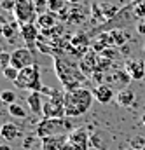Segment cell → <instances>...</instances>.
<instances>
[{
    "label": "cell",
    "instance_id": "1",
    "mask_svg": "<svg viewBox=\"0 0 145 150\" xmlns=\"http://www.w3.org/2000/svg\"><path fill=\"white\" fill-rule=\"evenodd\" d=\"M54 72L60 79L65 91H73L79 87H84V80L87 75L82 72L80 65L77 61L70 59L68 56H54Z\"/></svg>",
    "mask_w": 145,
    "mask_h": 150
},
{
    "label": "cell",
    "instance_id": "2",
    "mask_svg": "<svg viewBox=\"0 0 145 150\" xmlns=\"http://www.w3.org/2000/svg\"><path fill=\"white\" fill-rule=\"evenodd\" d=\"M93 100H95L93 91H89L86 87L67 91V94H65V112H67V117L73 119V117L84 115L91 108Z\"/></svg>",
    "mask_w": 145,
    "mask_h": 150
},
{
    "label": "cell",
    "instance_id": "3",
    "mask_svg": "<svg viewBox=\"0 0 145 150\" xmlns=\"http://www.w3.org/2000/svg\"><path fill=\"white\" fill-rule=\"evenodd\" d=\"M72 129V120L70 117H61V119H42L37 124L35 134L44 140L49 136H63V134H70Z\"/></svg>",
    "mask_w": 145,
    "mask_h": 150
},
{
    "label": "cell",
    "instance_id": "4",
    "mask_svg": "<svg viewBox=\"0 0 145 150\" xmlns=\"http://www.w3.org/2000/svg\"><path fill=\"white\" fill-rule=\"evenodd\" d=\"M135 18H136V16H135V5H133V2H131L128 7H121V11H119L114 18H110L107 23L96 26L93 33H103V32H112V30H121V28L128 26L129 21L135 19Z\"/></svg>",
    "mask_w": 145,
    "mask_h": 150
},
{
    "label": "cell",
    "instance_id": "5",
    "mask_svg": "<svg viewBox=\"0 0 145 150\" xmlns=\"http://www.w3.org/2000/svg\"><path fill=\"white\" fill-rule=\"evenodd\" d=\"M18 89H26V91H42V80H40V68L38 65H32L28 68L19 70L18 79L14 80Z\"/></svg>",
    "mask_w": 145,
    "mask_h": 150
},
{
    "label": "cell",
    "instance_id": "6",
    "mask_svg": "<svg viewBox=\"0 0 145 150\" xmlns=\"http://www.w3.org/2000/svg\"><path fill=\"white\" fill-rule=\"evenodd\" d=\"M11 67H14L16 70H23V68H28L32 65H35V59H33V51L30 47H18L11 52Z\"/></svg>",
    "mask_w": 145,
    "mask_h": 150
},
{
    "label": "cell",
    "instance_id": "7",
    "mask_svg": "<svg viewBox=\"0 0 145 150\" xmlns=\"http://www.w3.org/2000/svg\"><path fill=\"white\" fill-rule=\"evenodd\" d=\"M35 12L37 11H35V5H33V0H16L14 16H16L18 23H21V25L33 23Z\"/></svg>",
    "mask_w": 145,
    "mask_h": 150
},
{
    "label": "cell",
    "instance_id": "8",
    "mask_svg": "<svg viewBox=\"0 0 145 150\" xmlns=\"http://www.w3.org/2000/svg\"><path fill=\"white\" fill-rule=\"evenodd\" d=\"M19 33H21V38L26 42V45H28L32 51H35L37 40H38V37H40V28L37 26V23H26V25H21Z\"/></svg>",
    "mask_w": 145,
    "mask_h": 150
},
{
    "label": "cell",
    "instance_id": "9",
    "mask_svg": "<svg viewBox=\"0 0 145 150\" xmlns=\"http://www.w3.org/2000/svg\"><path fill=\"white\" fill-rule=\"evenodd\" d=\"M68 142L73 143L79 150H89V145H91V138H89L86 127H77V129H73L72 133L68 134Z\"/></svg>",
    "mask_w": 145,
    "mask_h": 150
},
{
    "label": "cell",
    "instance_id": "10",
    "mask_svg": "<svg viewBox=\"0 0 145 150\" xmlns=\"http://www.w3.org/2000/svg\"><path fill=\"white\" fill-rule=\"evenodd\" d=\"M42 115H44V119H61V117H67L65 105L63 103H56L53 100H45L44 101V108H42Z\"/></svg>",
    "mask_w": 145,
    "mask_h": 150
},
{
    "label": "cell",
    "instance_id": "11",
    "mask_svg": "<svg viewBox=\"0 0 145 150\" xmlns=\"http://www.w3.org/2000/svg\"><path fill=\"white\" fill-rule=\"evenodd\" d=\"M35 23H37V26L40 28V32H44V30H51V28L58 26L61 21H60L58 14H54V12H44V14L37 16Z\"/></svg>",
    "mask_w": 145,
    "mask_h": 150
},
{
    "label": "cell",
    "instance_id": "12",
    "mask_svg": "<svg viewBox=\"0 0 145 150\" xmlns=\"http://www.w3.org/2000/svg\"><path fill=\"white\" fill-rule=\"evenodd\" d=\"M124 70L131 77V80H144L145 79V61H126Z\"/></svg>",
    "mask_w": 145,
    "mask_h": 150
},
{
    "label": "cell",
    "instance_id": "13",
    "mask_svg": "<svg viewBox=\"0 0 145 150\" xmlns=\"http://www.w3.org/2000/svg\"><path fill=\"white\" fill-rule=\"evenodd\" d=\"M93 94H95V100H98V103L107 105V103L112 101V98H114V89L110 87L109 84H98L93 89Z\"/></svg>",
    "mask_w": 145,
    "mask_h": 150
},
{
    "label": "cell",
    "instance_id": "14",
    "mask_svg": "<svg viewBox=\"0 0 145 150\" xmlns=\"http://www.w3.org/2000/svg\"><path fill=\"white\" fill-rule=\"evenodd\" d=\"M67 140H68V134L44 138V140H42V145H40V150H63Z\"/></svg>",
    "mask_w": 145,
    "mask_h": 150
},
{
    "label": "cell",
    "instance_id": "15",
    "mask_svg": "<svg viewBox=\"0 0 145 150\" xmlns=\"http://www.w3.org/2000/svg\"><path fill=\"white\" fill-rule=\"evenodd\" d=\"M26 103H28V107H30L32 113L40 115V113H42V108H44L42 93H40V91H30L28 96H26Z\"/></svg>",
    "mask_w": 145,
    "mask_h": 150
},
{
    "label": "cell",
    "instance_id": "16",
    "mask_svg": "<svg viewBox=\"0 0 145 150\" xmlns=\"http://www.w3.org/2000/svg\"><path fill=\"white\" fill-rule=\"evenodd\" d=\"M0 134L5 142H14L19 134H21V129L14 124V122H5L0 129Z\"/></svg>",
    "mask_w": 145,
    "mask_h": 150
},
{
    "label": "cell",
    "instance_id": "17",
    "mask_svg": "<svg viewBox=\"0 0 145 150\" xmlns=\"http://www.w3.org/2000/svg\"><path fill=\"white\" fill-rule=\"evenodd\" d=\"M135 100H136V94L131 89H121L115 96V101L119 107H131L135 103Z\"/></svg>",
    "mask_w": 145,
    "mask_h": 150
},
{
    "label": "cell",
    "instance_id": "18",
    "mask_svg": "<svg viewBox=\"0 0 145 150\" xmlns=\"http://www.w3.org/2000/svg\"><path fill=\"white\" fill-rule=\"evenodd\" d=\"M110 35H112V40H114V47H124V44H126V40H128V33L121 28V30H112L110 32Z\"/></svg>",
    "mask_w": 145,
    "mask_h": 150
},
{
    "label": "cell",
    "instance_id": "19",
    "mask_svg": "<svg viewBox=\"0 0 145 150\" xmlns=\"http://www.w3.org/2000/svg\"><path fill=\"white\" fill-rule=\"evenodd\" d=\"M47 7H49V12L60 14L67 7V0H47Z\"/></svg>",
    "mask_w": 145,
    "mask_h": 150
},
{
    "label": "cell",
    "instance_id": "20",
    "mask_svg": "<svg viewBox=\"0 0 145 150\" xmlns=\"http://www.w3.org/2000/svg\"><path fill=\"white\" fill-rule=\"evenodd\" d=\"M16 30H18V21H11V23H4V37L5 38H12L16 35Z\"/></svg>",
    "mask_w": 145,
    "mask_h": 150
},
{
    "label": "cell",
    "instance_id": "21",
    "mask_svg": "<svg viewBox=\"0 0 145 150\" xmlns=\"http://www.w3.org/2000/svg\"><path fill=\"white\" fill-rule=\"evenodd\" d=\"M0 100H2V103H5V105L9 107V105L16 103V93L11 91V89H4V91L0 93Z\"/></svg>",
    "mask_w": 145,
    "mask_h": 150
},
{
    "label": "cell",
    "instance_id": "22",
    "mask_svg": "<svg viewBox=\"0 0 145 150\" xmlns=\"http://www.w3.org/2000/svg\"><path fill=\"white\" fill-rule=\"evenodd\" d=\"M9 113H11L12 117H16V119H25V117H26V110H25L21 105H18V103L9 105Z\"/></svg>",
    "mask_w": 145,
    "mask_h": 150
},
{
    "label": "cell",
    "instance_id": "23",
    "mask_svg": "<svg viewBox=\"0 0 145 150\" xmlns=\"http://www.w3.org/2000/svg\"><path fill=\"white\" fill-rule=\"evenodd\" d=\"M135 16L136 19H145V0H135Z\"/></svg>",
    "mask_w": 145,
    "mask_h": 150
},
{
    "label": "cell",
    "instance_id": "24",
    "mask_svg": "<svg viewBox=\"0 0 145 150\" xmlns=\"http://www.w3.org/2000/svg\"><path fill=\"white\" fill-rule=\"evenodd\" d=\"M33 5H35L37 16H38V14H44V12H49L47 0H33Z\"/></svg>",
    "mask_w": 145,
    "mask_h": 150
},
{
    "label": "cell",
    "instance_id": "25",
    "mask_svg": "<svg viewBox=\"0 0 145 150\" xmlns=\"http://www.w3.org/2000/svg\"><path fill=\"white\" fill-rule=\"evenodd\" d=\"M119 49L117 47H107L100 56H103V58H107V59H115V58H119Z\"/></svg>",
    "mask_w": 145,
    "mask_h": 150
},
{
    "label": "cell",
    "instance_id": "26",
    "mask_svg": "<svg viewBox=\"0 0 145 150\" xmlns=\"http://www.w3.org/2000/svg\"><path fill=\"white\" fill-rule=\"evenodd\" d=\"M2 72H4V77H5L7 80H12V82H14V80L18 79V75H19V70H16L14 67H7V68L2 70Z\"/></svg>",
    "mask_w": 145,
    "mask_h": 150
},
{
    "label": "cell",
    "instance_id": "27",
    "mask_svg": "<svg viewBox=\"0 0 145 150\" xmlns=\"http://www.w3.org/2000/svg\"><path fill=\"white\" fill-rule=\"evenodd\" d=\"M11 52H7V51H2V54H0V65H2V70H5L7 67H11Z\"/></svg>",
    "mask_w": 145,
    "mask_h": 150
},
{
    "label": "cell",
    "instance_id": "28",
    "mask_svg": "<svg viewBox=\"0 0 145 150\" xmlns=\"http://www.w3.org/2000/svg\"><path fill=\"white\" fill-rule=\"evenodd\" d=\"M16 0H2V9L4 11H14Z\"/></svg>",
    "mask_w": 145,
    "mask_h": 150
},
{
    "label": "cell",
    "instance_id": "29",
    "mask_svg": "<svg viewBox=\"0 0 145 150\" xmlns=\"http://www.w3.org/2000/svg\"><path fill=\"white\" fill-rule=\"evenodd\" d=\"M135 28H136V33L138 35H144L145 37V19H138L136 25H135Z\"/></svg>",
    "mask_w": 145,
    "mask_h": 150
},
{
    "label": "cell",
    "instance_id": "30",
    "mask_svg": "<svg viewBox=\"0 0 145 150\" xmlns=\"http://www.w3.org/2000/svg\"><path fill=\"white\" fill-rule=\"evenodd\" d=\"M63 150H79V149H77V147H75L73 143H70V142L67 140V143H65V147H63Z\"/></svg>",
    "mask_w": 145,
    "mask_h": 150
},
{
    "label": "cell",
    "instance_id": "31",
    "mask_svg": "<svg viewBox=\"0 0 145 150\" xmlns=\"http://www.w3.org/2000/svg\"><path fill=\"white\" fill-rule=\"evenodd\" d=\"M67 2H70L72 5H79V4H80V0H67Z\"/></svg>",
    "mask_w": 145,
    "mask_h": 150
},
{
    "label": "cell",
    "instance_id": "32",
    "mask_svg": "<svg viewBox=\"0 0 145 150\" xmlns=\"http://www.w3.org/2000/svg\"><path fill=\"white\" fill-rule=\"evenodd\" d=\"M0 150H11V147H9V145H2V147H0Z\"/></svg>",
    "mask_w": 145,
    "mask_h": 150
},
{
    "label": "cell",
    "instance_id": "33",
    "mask_svg": "<svg viewBox=\"0 0 145 150\" xmlns=\"http://www.w3.org/2000/svg\"><path fill=\"white\" fill-rule=\"evenodd\" d=\"M142 124H144V126H145V113H144V115H142Z\"/></svg>",
    "mask_w": 145,
    "mask_h": 150
},
{
    "label": "cell",
    "instance_id": "34",
    "mask_svg": "<svg viewBox=\"0 0 145 150\" xmlns=\"http://www.w3.org/2000/svg\"><path fill=\"white\" fill-rule=\"evenodd\" d=\"M144 51H145V45H144Z\"/></svg>",
    "mask_w": 145,
    "mask_h": 150
},
{
    "label": "cell",
    "instance_id": "35",
    "mask_svg": "<svg viewBox=\"0 0 145 150\" xmlns=\"http://www.w3.org/2000/svg\"><path fill=\"white\" fill-rule=\"evenodd\" d=\"M133 2H135V0H133Z\"/></svg>",
    "mask_w": 145,
    "mask_h": 150
}]
</instances>
